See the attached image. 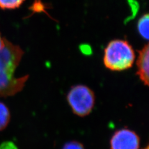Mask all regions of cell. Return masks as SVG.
Returning a JSON list of instances; mask_svg holds the SVG:
<instances>
[{
  "label": "cell",
  "mask_w": 149,
  "mask_h": 149,
  "mask_svg": "<svg viewBox=\"0 0 149 149\" xmlns=\"http://www.w3.org/2000/svg\"><path fill=\"white\" fill-rule=\"evenodd\" d=\"M148 15L146 14L140 18L137 24V29L143 39H148Z\"/></svg>",
  "instance_id": "obj_7"
},
{
  "label": "cell",
  "mask_w": 149,
  "mask_h": 149,
  "mask_svg": "<svg viewBox=\"0 0 149 149\" xmlns=\"http://www.w3.org/2000/svg\"><path fill=\"white\" fill-rule=\"evenodd\" d=\"M4 43H5V38H4V37L1 36V32H0V51L3 48Z\"/></svg>",
  "instance_id": "obj_11"
},
{
  "label": "cell",
  "mask_w": 149,
  "mask_h": 149,
  "mask_svg": "<svg viewBox=\"0 0 149 149\" xmlns=\"http://www.w3.org/2000/svg\"><path fill=\"white\" fill-rule=\"evenodd\" d=\"M24 54L19 46L5 39L0 51V97L15 95L24 88L29 75L18 78L14 76Z\"/></svg>",
  "instance_id": "obj_1"
},
{
  "label": "cell",
  "mask_w": 149,
  "mask_h": 149,
  "mask_svg": "<svg viewBox=\"0 0 149 149\" xmlns=\"http://www.w3.org/2000/svg\"><path fill=\"white\" fill-rule=\"evenodd\" d=\"M62 149H85V148L80 142L71 141L65 143Z\"/></svg>",
  "instance_id": "obj_9"
},
{
  "label": "cell",
  "mask_w": 149,
  "mask_h": 149,
  "mask_svg": "<svg viewBox=\"0 0 149 149\" xmlns=\"http://www.w3.org/2000/svg\"><path fill=\"white\" fill-rule=\"evenodd\" d=\"M25 0H0V9L13 10L19 8Z\"/></svg>",
  "instance_id": "obj_8"
},
{
  "label": "cell",
  "mask_w": 149,
  "mask_h": 149,
  "mask_svg": "<svg viewBox=\"0 0 149 149\" xmlns=\"http://www.w3.org/2000/svg\"><path fill=\"white\" fill-rule=\"evenodd\" d=\"M137 74L145 85H148L149 80V47L146 44L139 51L137 62Z\"/></svg>",
  "instance_id": "obj_5"
},
{
  "label": "cell",
  "mask_w": 149,
  "mask_h": 149,
  "mask_svg": "<svg viewBox=\"0 0 149 149\" xmlns=\"http://www.w3.org/2000/svg\"><path fill=\"white\" fill-rule=\"evenodd\" d=\"M136 59L132 45L121 39L109 42L104 49L103 63L110 70L120 72L131 68Z\"/></svg>",
  "instance_id": "obj_2"
},
{
  "label": "cell",
  "mask_w": 149,
  "mask_h": 149,
  "mask_svg": "<svg viewBox=\"0 0 149 149\" xmlns=\"http://www.w3.org/2000/svg\"><path fill=\"white\" fill-rule=\"evenodd\" d=\"M67 99L73 113L80 117L90 114L95 104L94 93L90 88L83 85L73 86Z\"/></svg>",
  "instance_id": "obj_3"
},
{
  "label": "cell",
  "mask_w": 149,
  "mask_h": 149,
  "mask_svg": "<svg viewBox=\"0 0 149 149\" xmlns=\"http://www.w3.org/2000/svg\"><path fill=\"white\" fill-rule=\"evenodd\" d=\"M11 114L8 106L0 101V131L5 129L9 124Z\"/></svg>",
  "instance_id": "obj_6"
},
{
  "label": "cell",
  "mask_w": 149,
  "mask_h": 149,
  "mask_svg": "<svg viewBox=\"0 0 149 149\" xmlns=\"http://www.w3.org/2000/svg\"><path fill=\"white\" fill-rule=\"evenodd\" d=\"M144 149H148V147L147 146V147H146L145 148H144Z\"/></svg>",
  "instance_id": "obj_12"
},
{
  "label": "cell",
  "mask_w": 149,
  "mask_h": 149,
  "mask_svg": "<svg viewBox=\"0 0 149 149\" xmlns=\"http://www.w3.org/2000/svg\"><path fill=\"white\" fill-rule=\"evenodd\" d=\"M0 149H18L15 143L11 142H4L0 145Z\"/></svg>",
  "instance_id": "obj_10"
},
{
  "label": "cell",
  "mask_w": 149,
  "mask_h": 149,
  "mask_svg": "<svg viewBox=\"0 0 149 149\" xmlns=\"http://www.w3.org/2000/svg\"><path fill=\"white\" fill-rule=\"evenodd\" d=\"M140 138L132 130L121 129L115 132L110 141L111 149H139Z\"/></svg>",
  "instance_id": "obj_4"
}]
</instances>
